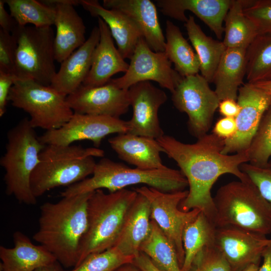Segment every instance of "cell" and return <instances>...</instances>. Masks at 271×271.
I'll use <instances>...</instances> for the list:
<instances>
[{
	"instance_id": "1",
	"label": "cell",
	"mask_w": 271,
	"mask_h": 271,
	"mask_svg": "<svg viewBox=\"0 0 271 271\" xmlns=\"http://www.w3.org/2000/svg\"><path fill=\"white\" fill-rule=\"evenodd\" d=\"M157 140L187 180L188 194L179 205L182 211L199 209L214 223L215 209L211 189L218 178L230 174L242 181L250 180L240 168L241 164L249 162L248 151L222 154L224 140L213 133L198 138L193 144L165 134Z\"/></svg>"
},
{
	"instance_id": "2",
	"label": "cell",
	"mask_w": 271,
	"mask_h": 271,
	"mask_svg": "<svg viewBox=\"0 0 271 271\" xmlns=\"http://www.w3.org/2000/svg\"><path fill=\"white\" fill-rule=\"evenodd\" d=\"M91 193L62 197L40 207L39 228L33 238L66 268L74 267L78 261L88 226L87 204Z\"/></svg>"
},
{
	"instance_id": "3",
	"label": "cell",
	"mask_w": 271,
	"mask_h": 271,
	"mask_svg": "<svg viewBox=\"0 0 271 271\" xmlns=\"http://www.w3.org/2000/svg\"><path fill=\"white\" fill-rule=\"evenodd\" d=\"M104 154L95 147L46 145L31 176L33 195L37 198L55 188L68 187L86 179L94 171V158L102 157Z\"/></svg>"
},
{
	"instance_id": "4",
	"label": "cell",
	"mask_w": 271,
	"mask_h": 271,
	"mask_svg": "<svg viewBox=\"0 0 271 271\" xmlns=\"http://www.w3.org/2000/svg\"><path fill=\"white\" fill-rule=\"evenodd\" d=\"M137 184H145L166 192L184 190L188 186L186 178L177 170L167 167L152 170L131 168L102 158L96 163L90 178L67 187L61 195L62 197H69L102 189L111 193Z\"/></svg>"
},
{
	"instance_id": "5",
	"label": "cell",
	"mask_w": 271,
	"mask_h": 271,
	"mask_svg": "<svg viewBox=\"0 0 271 271\" xmlns=\"http://www.w3.org/2000/svg\"><path fill=\"white\" fill-rule=\"evenodd\" d=\"M137 195L134 190L126 188L107 194L102 189L92 192L87 204L88 226L75 266L88 255L114 246L126 215Z\"/></svg>"
},
{
	"instance_id": "6",
	"label": "cell",
	"mask_w": 271,
	"mask_h": 271,
	"mask_svg": "<svg viewBox=\"0 0 271 271\" xmlns=\"http://www.w3.org/2000/svg\"><path fill=\"white\" fill-rule=\"evenodd\" d=\"M213 198L216 227L232 226L264 235L271 233V206L250 179L228 183Z\"/></svg>"
},
{
	"instance_id": "7",
	"label": "cell",
	"mask_w": 271,
	"mask_h": 271,
	"mask_svg": "<svg viewBox=\"0 0 271 271\" xmlns=\"http://www.w3.org/2000/svg\"><path fill=\"white\" fill-rule=\"evenodd\" d=\"M34 129L28 118L11 128L7 133L5 153L0 160L5 170L6 193L20 203L30 205L37 203L31 189V176L46 146Z\"/></svg>"
},
{
	"instance_id": "8",
	"label": "cell",
	"mask_w": 271,
	"mask_h": 271,
	"mask_svg": "<svg viewBox=\"0 0 271 271\" xmlns=\"http://www.w3.org/2000/svg\"><path fill=\"white\" fill-rule=\"evenodd\" d=\"M16 41L14 75L50 86L57 73L52 27L16 25L11 33Z\"/></svg>"
},
{
	"instance_id": "9",
	"label": "cell",
	"mask_w": 271,
	"mask_h": 271,
	"mask_svg": "<svg viewBox=\"0 0 271 271\" xmlns=\"http://www.w3.org/2000/svg\"><path fill=\"white\" fill-rule=\"evenodd\" d=\"M8 100L28 113L32 126L46 131L58 129L67 123L74 112L64 96L51 86L32 80H15Z\"/></svg>"
},
{
	"instance_id": "10",
	"label": "cell",
	"mask_w": 271,
	"mask_h": 271,
	"mask_svg": "<svg viewBox=\"0 0 271 271\" xmlns=\"http://www.w3.org/2000/svg\"><path fill=\"white\" fill-rule=\"evenodd\" d=\"M134 190L148 200L151 219L158 224L174 246L182 268L185 257L183 232L201 211L196 208L185 212L179 208L181 202L187 196L188 190L166 192L146 186Z\"/></svg>"
},
{
	"instance_id": "11",
	"label": "cell",
	"mask_w": 271,
	"mask_h": 271,
	"mask_svg": "<svg viewBox=\"0 0 271 271\" xmlns=\"http://www.w3.org/2000/svg\"><path fill=\"white\" fill-rule=\"evenodd\" d=\"M200 74L183 77L172 93L175 107L188 117V126L197 139L207 134L220 100Z\"/></svg>"
},
{
	"instance_id": "12",
	"label": "cell",
	"mask_w": 271,
	"mask_h": 271,
	"mask_svg": "<svg viewBox=\"0 0 271 271\" xmlns=\"http://www.w3.org/2000/svg\"><path fill=\"white\" fill-rule=\"evenodd\" d=\"M130 59L124 74L109 81L119 88L127 90L137 83L153 81L172 93L183 78L172 68L165 52L152 50L143 37L139 40Z\"/></svg>"
},
{
	"instance_id": "13",
	"label": "cell",
	"mask_w": 271,
	"mask_h": 271,
	"mask_svg": "<svg viewBox=\"0 0 271 271\" xmlns=\"http://www.w3.org/2000/svg\"><path fill=\"white\" fill-rule=\"evenodd\" d=\"M128 131L127 121L110 116L74 113L62 127L46 131L40 140L45 145L67 146L80 141H91L98 148L102 140L112 133Z\"/></svg>"
},
{
	"instance_id": "14",
	"label": "cell",
	"mask_w": 271,
	"mask_h": 271,
	"mask_svg": "<svg viewBox=\"0 0 271 271\" xmlns=\"http://www.w3.org/2000/svg\"><path fill=\"white\" fill-rule=\"evenodd\" d=\"M237 102L239 111L235 118L236 130L232 138L224 140L222 153L225 155L248 150L263 115L271 104V95L247 82L239 88Z\"/></svg>"
},
{
	"instance_id": "15",
	"label": "cell",
	"mask_w": 271,
	"mask_h": 271,
	"mask_svg": "<svg viewBox=\"0 0 271 271\" xmlns=\"http://www.w3.org/2000/svg\"><path fill=\"white\" fill-rule=\"evenodd\" d=\"M128 93L133 114L127 133L156 140L163 136L158 111L168 99L165 92L147 81L132 85Z\"/></svg>"
},
{
	"instance_id": "16",
	"label": "cell",
	"mask_w": 271,
	"mask_h": 271,
	"mask_svg": "<svg viewBox=\"0 0 271 271\" xmlns=\"http://www.w3.org/2000/svg\"><path fill=\"white\" fill-rule=\"evenodd\" d=\"M74 113L119 118L130 106L128 89H120L111 82L99 86L81 85L66 97Z\"/></svg>"
},
{
	"instance_id": "17",
	"label": "cell",
	"mask_w": 271,
	"mask_h": 271,
	"mask_svg": "<svg viewBox=\"0 0 271 271\" xmlns=\"http://www.w3.org/2000/svg\"><path fill=\"white\" fill-rule=\"evenodd\" d=\"M266 235L232 226L217 227L216 246L228 262L231 271L261 260L264 249L271 246Z\"/></svg>"
},
{
	"instance_id": "18",
	"label": "cell",
	"mask_w": 271,
	"mask_h": 271,
	"mask_svg": "<svg viewBox=\"0 0 271 271\" xmlns=\"http://www.w3.org/2000/svg\"><path fill=\"white\" fill-rule=\"evenodd\" d=\"M80 1H42L53 6L56 12L54 55L55 61L60 64L86 41L84 22L74 8V6L80 5Z\"/></svg>"
},
{
	"instance_id": "19",
	"label": "cell",
	"mask_w": 271,
	"mask_h": 271,
	"mask_svg": "<svg viewBox=\"0 0 271 271\" xmlns=\"http://www.w3.org/2000/svg\"><path fill=\"white\" fill-rule=\"evenodd\" d=\"M99 40V29L94 26L85 42L61 63L50 86L67 97L82 85L90 70Z\"/></svg>"
},
{
	"instance_id": "20",
	"label": "cell",
	"mask_w": 271,
	"mask_h": 271,
	"mask_svg": "<svg viewBox=\"0 0 271 271\" xmlns=\"http://www.w3.org/2000/svg\"><path fill=\"white\" fill-rule=\"evenodd\" d=\"M232 0H158L157 5L166 16L186 23L189 11L203 21L219 39L224 32L223 22Z\"/></svg>"
},
{
	"instance_id": "21",
	"label": "cell",
	"mask_w": 271,
	"mask_h": 271,
	"mask_svg": "<svg viewBox=\"0 0 271 271\" xmlns=\"http://www.w3.org/2000/svg\"><path fill=\"white\" fill-rule=\"evenodd\" d=\"M97 20L100 40L93 53L90 70L82 84L86 86L103 85L114 74L126 72L129 66L115 47L107 24L100 18Z\"/></svg>"
},
{
	"instance_id": "22",
	"label": "cell",
	"mask_w": 271,
	"mask_h": 271,
	"mask_svg": "<svg viewBox=\"0 0 271 271\" xmlns=\"http://www.w3.org/2000/svg\"><path fill=\"white\" fill-rule=\"evenodd\" d=\"M107 9L120 11L130 18L140 29L152 50L165 52L166 39L161 27L155 4L150 0H103Z\"/></svg>"
},
{
	"instance_id": "23",
	"label": "cell",
	"mask_w": 271,
	"mask_h": 271,
	"mask_svg": "<svg viewBox=\"0 0 271 271\" xmlns=\"http://www.w3.org/2000/svg\"><path fill=\"white\" fill-rule=\"evenodd\" d=\"M108 143L120 159L136 168L152 170L167 167L160 157L164 150L156 139L125 133L110 138Z\"/></svg>"
},
{
	"instance_id": "24",
	"label": "cell",
	"mask_w": 271,
	"mask_h": 271,
	"mask_svg": "<svg viewBox=\"0 0 271 271\" xmlns=\"http://www.w3.org/2000/svg\"><path fill=\"white\" fill-rule=\"evenodd\" d=\"M13 238V247L0 246L1 271H35L57 262L46 248L34 244L23 232H15Z\"/></svg>"
},
{
	"instance_id": "25",
	"label": "cell",
	"mask_w": 271,
	"mask_h": 271,
	"mask_svg": "<svg viewBox=\"0 0 271 271\" xmlns=\"http://www.w3.org/2000/svg\"><path fill=\"white\" fill-rule=\"evenodd\" d=\"M80 5L90 14L107 24L123 58L130 59L142 34L135 23L123 12L107 9L96 0H81Z\"/></svg>"
},
{
	"instance_id": "26",
	"label": "cell",
	"mask_w": 271,
	"mask_h": 271,
	"mask_svg": "<svg viewBox=\"0 0 271 271\" xmlns=\"http://www.w3.org/2000/svg\"><path fill=\"white\" fill-rule=\"evenodd\" d=\"M150 203L143 195H138L125 217L120 234L113 247L125 255L137 256L151 226Z\"/></svg>"
},
{
	"instance_id": "27",
	"label": "cell",
	"mask_w": 271,
	"mask_h": 271,
	"mask_svg": "<svg viewBox=\"0 0 271 271\" xmlns=\"http://www.w3.org/2000/svg\"><path fill=\"white\" fill-rule=\"evenodd\" d=\"M245 49L226 48L213 77L215 92L220 101L237 100L238 90L246 75Z\"/></svg>"
},
{
	"instance_id": "28",
	"label": "cell",
	"mask_w": 271,
	"mask_h": 271,
	"mask_svg": "<svg viewBox=\"0 0 271 271\" xmlns=\"http://www.w3.org/2000/svg\"><path fill=\"white\" fill-rule=\"evenodd\" d=\"M185 26L189 39L199 60L201 75L211 83L226 47L223 42L207 36L196 23L194 17L189 16Z\"/></svg>"
},
{
	"instance_id": "29",
	"label": "cell",
	"mask_w": 271,
	"mask_h": 271,
	"mask_svg": "<svg viewBox=\"0 0 271 271\" xmlns=\"http://www.w3.org/2000/svg\"><path fill=\"white\" fill-rule=\"evenodd\" d=\"M165 52L183 77L195 75L200 71V62L194 49L183 37L179 28L171 21L166 23Z\"/></svg>"
},
{
	"instance_id": "30",
	"label": "cell",
	"mask_w": 271,
	"mask_h": 271,
	"mask_svg": "<svg viewBox=\"0 0 271 271\" xmlns=\"http://www.w3.org/2000/svg\"><path fill=\"white\" fill-rule=\"evenodd\" d=\"M244 0H232L225 17L224 38L226 48L246 49L259 35L254 23L243 12Z\"/></svg>"
},
{
	"instance_id": "31",
	"label": "cell",
	"mask_w": 271,
	"mask_h": 271,
	"mask_svg": "<svg viewBox=\"0 0 271 271\" xmlns=\"http://www.w3.org/2000/svg\"><path fill=\"white\" fill-rule=\"evenodd\" d=\"M216 229L215 224L201 211L186 227L183 234L185 257L182 271H188L194 258L202 249L216 245Z\"/></svg>"
},
{
	"instance_id": "32",
	"label": "cell",
	"mask_w": 271,
	"mask_h": 271,
	"mask_svg": "<svg viewBox=\"0 0 271 271\" xmlns=\"http://www.w3.org/2000/svg\"><path fill=\"white\" fill-rule=\"evenodd\" d=\"M140 251L146 254L164 271H182L176 251L158 224L151 220V229Z\"/></svg>"
},
{
	"instance_id": "33",
	"label": "cell",
	"mask_w": 271,
	"mask_h": 271,
	"mask_svg": "<svg viewBox=\"0 0 271 271\" xmlns=\"http://www.w3.org/2000/svg\"><path fill=\"white\" fill-rule=\"evenodd\" d=\"M10 14L17 25L29 24L37 27L54 25L56 12L54 8L36 0H4Z\"/></svg>"
},
{
	"instance_id": "34",
	"label": "cell",
	"mask_w": 271,
	"mask_h": 271,
	"mask_svg": "<svg viewBox=\"0 0 271 271\" xmlns=\"http://www.w3.org/2000/svg\"><path fill=\"white\" fill-rule=\"evenodd\" d=\"M246 63L248 83L271 80V36L256 37L246 49Z\"/></svg>"
},
{
	"instance_id": "35",
	"label": "cell",
	"mask_w": 271,
	"mask_h": 271,
	"mask_svg": "<svg viewBox=\"0 0 271 271\" xmlns=\"http://www.w3.org/2000/svg\"><path fill=\"white\" fill-rule=\"evenodd\" d=\"M249 163L266 164L271 157V104L263 115L247 150Z\"/></svg>"
},
{
	"instance_id": "36",
	"label": "cell",
	"mask_w": 271,
	"mask_h": 271,
	"mask_svg": "<svg viewBox=\"0 0 271 271\" xmlns=\"http://www.w3.org/2000/svg\"><path fill=\"white\" fill-rule=\"evenodd\" d=\"M134 257L125 255L115 247L88 255L77 266L60 271H114L120 266L132 263Z\"/></svg>"
},
{
	"instance_id": "37",
	"label": "cell",
	"mask_w": 271,
	"mask_h": 271,
	"mask_svg": "<svg viewBox=\"0 0 271 271\" xmlns=\"http://www.w3.org/2000/svg\"><path fill=\"white\" fill-rule=\"evenodd\" d=\"M188 271H231L230 266L216 245L202 249L194 258Z\"/></svg>"
},
{
	"instance_id": "38",
	"label": "cell",
	"mask_w": 271,
	"mask_h": 271,
	"mask_svg": "<svg viewBox=\"0 0 271 271\" xmlns=\"http://www.w3.org/2000/svg\"><path fill=\"white\" fill-rule=\"evenodd\" d=\"M243 12L254 23L259 35L271 36V0H244Z\"/></svg>"
},
{
	"instance_id": "39",
	"label": "cell",
	"mask_w": 271,
	"mask_h": 271,
	"mask_svg": "<svg viewBox=\"0 0 271 271\" xmlns=\"http://www.w3.org/2000/svg\"><path fill=\"white\" fill-rule=\"evenodd\" d=\"M240 168L271 206V161L262 166L246 162L241 164Z\"/></svg>"
},
{
	"instance_id": "40",
	"label": "cell",
	"mask_w": 271,
	"mask_h": 271,
	"mask_svg": "<svg viewBox=\"0 0 271 271\" xmlns=\"http://www.w3.org/2000/svg\"><path fill=\"white\" fill-rule=\"evenodd\" d=\"M16 41L14 35L0 29V71L14 75Z\"/></svg>"
},
{
	"instance_id": "41",
	"label": "cell",
	"mask_w": 271,
	"mask_h": 271,
	"mask_svg": "<svg viewBox=\"0 0 271 271\" xmlns=\"http://www.w3.org/2000/svg\"><path fill=\"white\" fill-rule=\"evenodd\" d=\"M16 77L14 75L0 71V116L6 112L8 97Z\"/></svg>"
},
{
	"instance_id": "42",
	"label": "cell",
	"mask_w": 271,
	"mask_h": 271,
	"mask_svg": "<svg viewBox=\"0 0 271 271\" xmlns=\"http://www.w3.org/2000/svg\"><path fill=\"white\" fill-rule=\"evenodd\" d=\"M236 130V123L235 118L223 117L215 123L213 133L226 140L232 138L235 134Z\"/></svg>"
},
{
	"instance_id": "43",
	"label": "cell",
	"mask_w": 271,
	"mask_h": 271,
	"mask_svg": "<svg viewBox=\"0 0 271 271\" xmlns=\"http://www.w3.org/2000/svg\"><path fill=\"white\" fill-rule=\"evenodd\" d=\"M218 109L220 113L224 117L235 118L239 111V106L236 100L231 99L220 101Z\"/></svg>"
},
{
	"instance_id": "44",
	"label": "cell",
	"mask_w": 271,
	"mask_h": 271,
	"mask_svg": "<svg viewBox=\"0 0 271 271\" xmlns=\"http://www.w3.org/2000/svg\"><path fill=\"white\" fill-rule=\"evenodd\" d=\"M4 0H0V26L3 30L12 33L17 25V23L6 11Z\"/></svg>"
},
{
	"instance_id": "45",
	"label": "cell",
	"mask_w": 271,
	"mask_h": 271,
	"mask_svg": "<svg viewBox=\"0 0 271 271\" xmlns=\"http://www.w3.org/2000/svg\"><path fill=\"white\" fill-rule=\"evenodd\" d=\"M132 263L142 271H164L156 266L146 254L142 252L134 257Z\"/></svg>"
},
{
	"instance_id": "46",
	"label": "cell",
	"mask_w": 271,
	"mask_h": 271,
	"mask_svg": "<svg viewBox=\"0 0 271 271\" xmlns=\"http://www.w3.org/2000/svg\"><path fill=\"white\" fill-rule=\"evenodd\" d=\"M261 257L262 263L258 271H271V246L266 247L263 250Z\"/></svg>"
},
{
	"instance_id": "47",
	"label": "cell",
	"mask_w": 271,
	"mask_h": 271,
	"mask_svg": "<svg viewBox=\"0 0 271 271\" xmlns=\"http://www.w3.org/2000/svg\"><path fill=\"white\" fill-rule=\"evenodd\" d=\"M114 271H142L132 263L123 264Z\"/></svg>"
},
{
	"instance_id": "48",
	"label": "cell",
	"mask_w": 271,
	"mask_h": 271,
	"mask_svg": "<svg viewBox=\"0 0 271 271\" xmlns=\"http://www.w3.org/2000/svg\"><path fill=\"white\" fill-rule=\"evenodd\" d=\"M252 84L271 95V80Z\"/></svg>"
},
{
	"instance_id": "49",
	"label": "cell",
	"mask_w": 271,
	"mask_h": 271,
	"mask_svg": "<svg viewBox=\"0 0 271 271\" xmlns=\"http://www.w3.org/2000/svg\"><path fill=\"white\" fill-rule=\"evenodd\" d=\"M260 260L248 264L237 271H258Z\"/></svg>"
},
{
	"instance_id": "50",
	"label": "cell",
	"mask_w": 271,
	"mask_h": 271,
	"mask_svg": "<svg viewBox=\"0 0 271 271\" xmlns=\"http://www.w3.org/2000/svg\"><path fill=\"white\" fill-rule=\"evenodd\" d=\"M61 268L60 264L57 261L52 265L38 268L35 271H60Z\"/></svg>"
}]
</instances>
